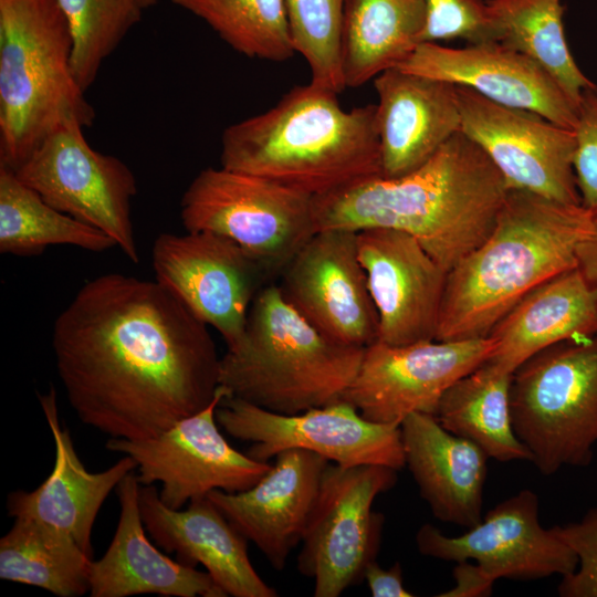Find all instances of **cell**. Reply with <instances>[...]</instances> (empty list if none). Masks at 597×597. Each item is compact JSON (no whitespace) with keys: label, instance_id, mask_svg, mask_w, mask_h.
I'll return each mask as SVG.
<instances>
[{"label":"cell","instance_id":"cell-1","mask_svg":"<svg viewBox=\"0 0 597 597\" xmlns=\"http://www.w3.org/2000/svg\"><path fill=\"white\" fill-rule=\"evenodd\" d=\"M55 366L77 418L109 438L157 436L219 390L208 325L156 280L109 272L57 315Z\"/></svg>","mask_w":597,"mask_h":597},{"label":"cell","instance_id":"cell-2","mask_svg":"<svg viewBox=\"0 0 597 597\" xmlns=\"http://www.w3.org/2000/svg\"><path fill=\"white\" fill-rule=\"evenodd\" d=\"M507 191L492 160L460 132L410 172L314 197L316 231L399 230L449 272L490 234Z\"/></svg>","mask_w":597,"mask_h":597},{"label":"cell","instance_id":"cell-3","mask_svg":"<svg viewBox=\"0 0 597 597\" xmlns=\"http://www.w3.org/2000/svg\"><path fill=\"white\" fill-rule=\"evenodd\" d=\"M594 220L582 203L509 189L490 234L448 272L436 339L488 337L526 294L577 268Z\"/></svg>","mask_w":597,"mask_h":597},{"label":"cell","instance_id":"cell-4","mask_svg":"<svg viewBox=\"0 0 597 597\" xmlns=\"http://www.w3.org/2000/svg\"><path fill=\"white\" fill-rule=\"evenodd\" d=\"M220 161L312 197L380 176L376 104L346 111L337 93L296 85L270 109L227 127Z\"/></svg>","mask_w":597,"mask_h":597},{"label":"cell","instance_id":"cell-5","mask_svg":"<svg viewBox=\"0 0 597 597\" xmlns=\"http://www.w3.org/2000/svg\"><path fill=\"white\" fill-rule=\"evenodd\" d=\"M364 350L320 333L269 284L255 295L243 334L221 356L219 385L260 408L295 415L342 400Z\"/></svg>","mask_w":597,"mask_h":597},{"label":"cell","instance_id":"cell-6","mask_svg":"<svg viewBox=\"0 0 597 597\" xmlns=\"http://www.w3.org/2000/svg\"><path fill=\"white\" fill-rule=\"evenodd\" d=\"M72 48L57 0H0V167L15 171L67 123H94Z\"/></svg>","mask_w":597,"mask_h":597},{"label":"cell","instance_id":"cell-7","mask_svg":"<svg viewBox=\"0 0 597 597\" xmlns=\"http://www.w3.org/2000/svg\"><path fill=\"white\" fill-rule=\"evenodd\" d=\"M510 410L542 474L588 465L597 444V333L556 343L520 365Z\"/></svg>","mask_w":597,"mask_h":597},{"label":"cell","instance_id":"cell-8","mask_svg":"<svg viewBox=\"0 0 597 597\" xmlns=\"http://www.w3.org/2000/svg\"><path fill=\"white\" fill-rule=\"evenodd\" d=\"M186 231L227 237L269 277L316 232L314 197L269 179L220 166L202 169L180 200Z\"/></svg>","mask_w":597,"mask_h":597},{"label":"cell","instance_id":"cell-9","mask_svg":"<svg viewBox=\"0 0 597 597\" xmlns=\"http://www.w3.org/2000/svg\"><path fill=\"white\" fill-rule=\"evenodd\" d=\"M83 128L76 122L59 127L14 172L53 208L105 232L137 264L136 178L122 159L92 148Z\"/></svg>","mask_w":597,"mask_h":597},{"label":"cell","instance_id":"cell-10","mask_svg":"<svg viewBox=\"0 0 597 597\" xmlns=\"http://www.w3.org/2000/svg\"><path fill=\"white\" fill-rule=\"evenodd\" d=\"M396 472L374 464L326 467L297 556L298 572L314 580L315 597H337L364 579L384 523L373 503L396 484Z\"/></svg>","mask_w":597,"mask_h":597},{"label":"cell","instance_id":"cell-11","mask_svg":"<svg viewBox=\"0 0 597 597\" xmlns=\"http://www.w3.org/2000/svg\"><path fill=\"white\" fill-rule=\"evenodd\" d=\"M217 421L233 438L253 444L247 454L259 461L287 449L315 452L341 467H406L400 426L373 422L342 399L295 415H282L227 395Z\"/></svg>","mask_w":597,"mask_h":597},{"label":"cell","instance_id":"cell-12","mask_svg":"<svg viewBox=\"0 0 597 597\" xmlns=\"http://www.w3.org/2000/svg\"><path fill=\"white\" fill-rule=\"evenodd\" d=\"M227 395L220 386L205 409L164 432L142 440L109 438L106 448L134 459L140 485L159 482L160 500L174 510L213 490L244 491L272 464L241 453L219 430L216 412Z\"/></svg>","mask_w":597,"mask_h":597},{"label":"cell","instance_id":"cell-13","mask_svg":"<svg viewBox=\"0 0 597 597\" xmlns=\"http://www.w3.org/2000/svg\"><path fill=\"white\" fill-rule=\"evenodd\" d=\"M495 348L488 337L365 347L343 399L377 423L400 426L411 413L436 417L443 394L483 365Z\"/></svg>","mask_w":597,"mask_h":597},{"label":"cell","instance_id":"cell-14","mask_svg":"<svg viewBox=\"0 0 597 597\" xmlns=\"http://www.w3.org/2000/svg\"><path fill=\"white\" fill-rule=\"evenodd\" d=\"M461 133L492 160L509 189L579 205L575 134L532 111L498 104L457 85Z\"/></svg>","mask_w":597,"mask_h":597},{"label":"cell","instance_id":"cell-15","mask_svg":"<svg viewBox=\"0 0 597 597\" xmlns=\"http://www.w3.org/2000/svg\"><path fill=\"white\" fill-rule=\"evenodd\" d=\"M151 264L156 281L217 329L227 347L243 334L251 304L270 279L239 244L208 231L160 233Z\"/></svg>","mask_w":597,"mask_h":597},{"label":"cell","instance_id":"cell-16","mask_svg":"<svg viewBox=\"0 0 597 597\" xmlns=\"http://www.w3.org/2000/svg\"><path fill=\"white\" fill-rule=\"evenodd\" d=\"M420 554L452 562L472 559L493 582L540 579L572 574L578 564L573 549L540 522V500L524 489L490 510L459 536H447L426 523L416 534Z\"/></svg>","mask_w":597,"mask_h":597},{"label":"cell","instance_id":"cell-17","mask_svg":"<svg viewBox=\"0 0 597 597\" xmlns=\"http://www.w3.org/2000/svg\"><path fill=\"white\" fill-rule=\"evenodd\" d=\"M357 232L316 231L281 272L284 300L326 337L348 346L377 341L378 315L358 256Z\"/></svg>","mask_w":597,"mask_h":597},{"label":"cell","instance_id":"cell-18","mask_svg":"<svg viewBox=\"0 0 597 597\" xmlns=\"http://www.w3.org/2000/svg\"><path fill=\"white\" fill-rule=\"evenodd\" d=\"M357 251L378 315L377 341L436 339L448 271L412 235L389 228L357 231Z\"/></svg>","mask_w":597,"mask_h":597},{"label":"cell","instance_id":"cell-19","mask_svg":"<svg viewBox=\"0 0 597 597\" xmlns=\"http://www.w3.org/2000/svg\"><path fill=\"white\" fill-rule=\"evenodd\" d=\"M398 69L472 88L501 105L535 112L574 129L577 105L540 63L499 41L447 48L422 42Z\"/></svg>","mask_w":597,"mask_h":597},{"label":"cell","instance_id":"cell-20","mask_svg":"<svg viewBox=\"0 0 597 597\" xmlns=\"http://www.w3.org/2000/svg\"><path fill=\"white\" fill-rule=\"evenodd\" d=\"M328 464L315 452L287 449L251 488L213 490L207 496L274 569L282 570L302 542Z\"/></svg>","mask_w":597,"mask_h":597},{"label":"cell","instance_id":"cell-21","mask_svg":"<svg viewBox=\"0 0 597 597\" xmlns=\"http://www.w3.org/2000/svg\"><path fill=\"white\" fill-rule=\"evenodd\" d=\"M139 506L146 531L177 561L202 565L227 596L276 597L277 591L256 573L248 555V540L208 496L186 510L163 503L154 485H140Z\"/></svg>","mask_w":597,"mask_h":597},{"label":"cell","instance_id":"cell-22","mask_svg":"<svg viewBox=\"0 0 597 597\" xmlns=\"http://www.w3.org/2000/svg\"><path fill=\"white\" fill-rule=\"evenodd\" d=\"M374 86L381 176L410 172L461 132L457 85L392 67Z\"/></svg>","mask_w":597,"mask_h":597},{"label":"cell","instance_id":"cell-23","mask_svg":"<svg viewBox=\"0 0 597 597\" xmlns=\"http://www.w3.org/2000/svg\"><path fill=\"white\" fill-rule=\"evenodd\" d=\"M55 447L51 474L31 492L15 491L7 500L12 517H30L67 533L93 558L92 531L104 501L122 479L136 469L129 455L102 472H90L74 448L67 428L59 419L56 392L39 395Z\"/></svg>","mask_w":597,"mask_h":597},{"label":"cell","instance_id":"cell-24","mask_svg":"<svg viewBox=\"0 0 597 597\" xmlns=\"http://www.w3.org/2000/svg\"><path fill=\"white\" fill-rule=\"evenodd\" d=\"M139 490L140 483L134 470L116 488L119 519L107 551L100 559L92 561L90 595L226 597L208 572L171 559L149 542L140 513Z\"/></svg>","mask_w":597,"mask_h":597},{"label":"cell","instance_id":"cell-25","mask_svg":"<svg viewBox=\"0 0 597 597\" xmlns=\"http://www.w3.org/2000/svg\"><path fill=\"white\" fill-rule=\"evenodd\" d=\"M406 467L433 516L470 528L482 521L485 452L444 429L432 415L415 412L400 425Z\"/></svg>","mask_w":597,"mask_h":597},{"label":"cell","instance_id":"cell-26","mask_svg":"<svg viewBox=\"0 0 597 597\" xmlns=\"http://www.w3.org/2000/svg\"><path fill=\"white\" fill-rule=\"evenodd\" d=\"M597 333V298L578 268L542 283L492 328L495 348L488 363L512 374L526 359L566 339Z\"/></svg>","mask_w":597,"mask_h":597},{"label":"cell","instance_id":"cell-27","mask_svg":"<svg viewBox=\"0 0 597 597\" xmlns=\"http://www.w3.org/2000/svg\"><path fill=\"white\" fill-rule=\"evenodd\" d=\"M426 0H345L341 62L346 87L399 66L422 43Z\"/></svg>","mask_w":597,"mask_h":597},{"label":"cell","instance_id":"cell-28","mask_svg":"<svg viewBox=\"0 0 597 597\" xmlns=\"http://www.w3.org/2000/svg\"><path fill=\"white\" fill-rule=\"evenodd\" d=\"M511 377L485 362L443 394L436 418L444 429L475 443L489 458L532 462L531 452L512 425Z\"/></svg>","mask_w":597,"mask_h":597},{"label":"cell","instance_id":"cell-29","mask_svg":"<svg viewBox=\"0 0 597 597\" xmlns=\"http://www.w3.org/2000/svg\"><path fill=\"white\" fill-rule=\"evenodd\" d=\"M93 558L65 532L30 517H14L0 540V578L60 597L90 593Z\"/></svg>","mask_w":597,"mask_h":597},{"label":"cell","instance_id":"cell-30","mask_svg":"<svg viewBox=\"0 0 597 597\" xmlns=\"http://www.w3.org/2000/svg\"><path fill=\"white\" fill-rule=\"evenodd\" d=\"M57 244L92 252L117 247L105 232L53 208L13 170L0 167V252L32 256Z\"/></svg>","mask_w":597,"mask_h":597},{"label":"cell","instance_id":"cell-31","mask_svg":"<svg viewBox=\"0 0 597 597\" xmlns=\"http://www.w3.org/2000/svg\"><path fill=\"white\" fill-rule=\"evenodd\" d=\"M496 41L540 63L578 105L596 87L572 55L563 24L562 0H485Z\"/></svg>","mask_w":597,"mask_h":597},{"label":"cell","instance_id":"cell-32","mask_svg":"<svg viewBox=\"0 0 597 597\" xmlns=\"http://www.w3.org/2000/svg\"><path fill=\"white\" fill-rule=\"evenodd\" d=\"M203 20L234 51L282 62L294 46L284 0H171Z\"/></svg>","mask_w":597,"mask_h":597},{"label":"cell","instance_id":"cell-33","mask_svg":"<svg viewBox=\"0 0 597 597\" xmlns=\"http://www.w3.org/2000/svg\"><path fill=\"white\" fill-rule=\"evenodd\" d=\"M67 21L73 48V75L85 92L103 62L139 22V0H57Z\"/></svg>","mask_w":597,"mask_h":597},{"label":"cell","instance_id":"cell-34","mask_svg":"<svg viewBox=\"0 0 597 597\" xmlns=\"http://www.w3.org/2000/svg\"><path fill=\"white\" fill-rule=\"evenodd\" d=\"M295 53L307 62L311 83L341 93L345 83L341 39L345 0H284Z\"/></svg>","mask_w":597,"mask_h":597},{"label":"cell","instance_id":"cell-35","mask_svg":"<svg viewBox=\"0 0 597 597\" xmlns=\"http://www.w3.org/2000/svg\"><path fill=\"white\" fill-rule=\"evenodd\" d=\"M422 42L463 39L468 43L496 41L483 0H426Z\"/></svg>","mask_w":597,"mask_h":597},{"label":"cell","instance_id":"cell-36","mask_svg":"<svg viewBox=\"0 0 597 597\" xmlns=\"http://www.w3.org/2000/svg\"><path fill=\"white\" fill-rule=\"evenodd\" d=\"M555 533L576 554V569L562 577L557 593L562 597H597V507L582 520L553 526Z\"/></svg>","mask_w":597,"mask_h":597},{"label":"cell","instance_id":"cell-37","mask_svg":"<svg viewBox=\"0 0 597 597\" xmlns=\"http://www.w3.org/2000/svg\"><path fill=\"white\" fill-rule=\"evenodd\" d=\"M574 172L582 205L597 213V86L583 92L574 127Z\"/></svg>","mask_w":597,"mask_h":597},{"label":"cell","instance_id":"cell-38","mask_svg":"<svg viewBox=\"0 0 597 597\" xmlns=\"http://www.w3.org/2000/svg\"><path fill=\"white\" fill-rule=\"evenodd\" d=\"M363 577L373 597L415 596L404 586L402 568L398 562L385 569L374 558L366 564Z\"/></svg>","mask_w":597,"mask_h":597},{"label":"cell","instance_id":"cell-39","mask_svg":"<svg viewBox=\"0 0 597 597\" xmlns=\"http://www.w3.org/2000/svg\"><path fill=\"white\" fill-rule=\"evenodd\" d=\"M457 563L453 568L454 586L442 594H438V596L479 597L491 594L494 582L476 564H470L468 561Z\"/></svg>","mask_w":597,"mask_h":597},{"label":"cell","instance_id":"cell-40","mask_svg":"<svg viewBox=\"0 0 597 597\" xmlns=\"http://www.w3.org/2000/svg\"><path fill=\"white\" fill-rule=\"evenodd\" d=\"M577 268L597 298V213L593 231L578 247Z\"/></svg>","mask_w":597,"mask_h":597},{"label":"cell","instance_id":"cell-41","mask_svg":"<svg viewBox=\"0 0 597 597\" xmlns=\"http://www.w3.org/2000/svg\"><path fill=\"white\" fill-rule=\"evenodd\" d=\"M144 9L149 8L157 3L158 0H139Z\"/></svg>","mask_w":597,"mask_h":597}]
</instances>
